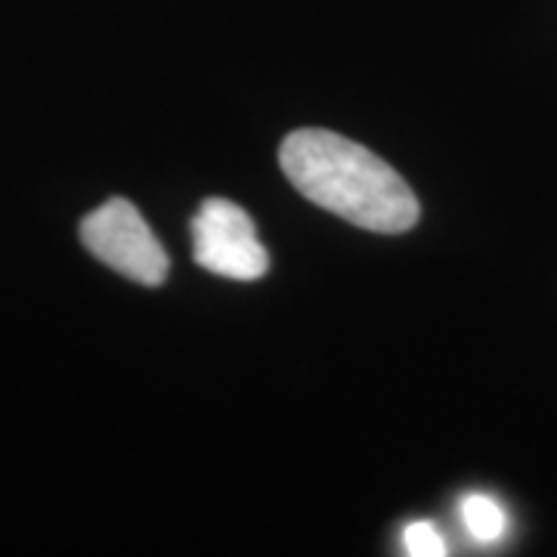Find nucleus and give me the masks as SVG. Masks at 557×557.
I'll return each mask as SVG.
<instances>
[{"label":"nucleus","instance_id":"5","mask_svg":"<svg viewBox=\"0 0 557 557\" xmlns=\"http://www.w3.org/2000/svg\"><path fill=\"white\" fill-rule=\"evenodd\" d=\"M403 548L412 557H440L446 555V539L431 520H412L403 530Z\"/></svg>","mask_w":557,"mask_h":557},{"label":"nucleus","instance_id":"3","mask_svg":"<svg viewBox=\"0 0 557 557\" xmlns=\"http://www.w3.org/2000/svg\"><path fill=\"white\" fill-rule=\"evenodd\" d=\"M193 258L214 276L260 278L270 267L267 248L255 233V220L230 199H205L193 218Z\"/></svg>","mask_w":557,"mask_h":557},{"label":"nucleus","instance_id":"1","mask_svg":"<svg viewBox=\"0 0 557 557\" xmlns=\"http://www.w3.org/2000/svg\"><path fill=\"white\" fill-rule=\"evenodd\" d=\"M278 164L304 199L372 233H406L421 218L416 193L397 171L335 131H295Z\"/></svg>","mask_w":557,"mask_h":557},{"label":"nucleus","instance_id":"2","mask_svg":"<svg viewBox=\"0 0 557 557\" xmlns=\"http://www.w3.org/2000/svg\"><path fill=\"white\" fill-rule=\"evenodd\" d=\"M81 242L87 251L121 276L156 288L168 278V255L127 199L102 201L97 211L81 220Z\"/></svg>","mask_w":557,"mask_h":557},{"label":"nucleus","instance_id":"4","mask_svg":"<svg viewBox=\"0 0 557 557\" xmlns=\"http://www.w3.org/2000/svg\"><path fill=\"white\" fill-rule=\"evenodd\" d=\"M461 523L471 533V539H478L483 545L502 542L508 533V515L493 496L483 493H471L461 498Z\"/></svg>","mask_w":557,"mask_h":557}]
</instances>
